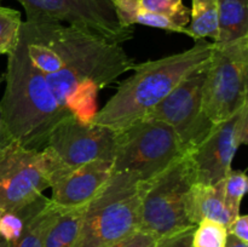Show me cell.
<instances>
[{"mask_svg":"<svg viewBox=\"0 0 248 247\" xmlns=\"http://www.w3.org/2000/svg\"><path fill=\"white\" fill-rule=\"evenodd\" d=\"M60 207L50 198L41 195L34 202L22 208L24 228L21 236L10 247H44L46 235L60 213Z\"/></svg>","mask_w":248,"mask_h":247,"instance_id":"15","label":"cell"},{"mask_svg":"<svg viewBox=\"0 0 248 247\" xmlns=\"http://www.w3.org/2000/svg\"><path fill=\"white\" fill-rule=\"evenodd\" d=\"M248 36V2L218 0V39L225 44Z\"/></svg>","mask_w":248,"mask_h":247,"instance_id":"16","label":"cell"},{"mask_svg":"<svg viewBox=\"0 0 248 247\" xmlns=\"http://www.w3.org/2000/svg\"><path fill=\"white\" fill-rule=\"evenodd\" d=\"M156 241L157 240L150 234L137 230L130 236L108 247H156Z\"/></svg>","mask_w":248,"mask_h":247,"instance_id":"24","label":"cell"},{"mask_svg":"<svg viewBox=\"0 0 248 247\" xmlns=\"http://www.w3.org/2000/svg\"><path fill=\"white\" fill-rule=\"evenodd\" d=\"M0 247H10V244L5 241L2 237H0Z\"/></svg>","mask_w":248,"mask_h":247,"instance_id":"30","label":"cell"},{"mask_svg":"<svg viewBox=\"0 0 248 247\" xmlns=\"http://www.w3.org/2000/svg\"><path fill=\"white\" fill-rule=\"evenodd\" d=\"M0 110L12 139L33 150L43 149L57 124L72 114L56 98L46 75L31 62L21 38L7 55Z\"/></svg>","mask_w":248,"mask_h":247,"instance_id":"3","label":"cell"},{"mask_svg":"<svg viewBox=\"0 0 248 247\" xmlns=\"http://www.w3.org/2000/svg\"><path fill=\"white\" fill-rule=\"evenodd\" d=\"M194 182L195 171L186 153L156 177L140 183V230L160 240L196 227L186 212V196Z\"/></svg>","mask_w":248,"mask_h":247,"instance_id":"5","label":"cell"},{"mask_svg":"<svg viewBox=\"0 0 248 247\" xmlns=\"http://www.w3.org/2000/svg\"><path fill=\"white\" fill-rule=\"evenodd\" d=\"M24 228V215L22 210L17 212L4 211L0 217V237L10 245L16 242Z\"/></svg>","mask_w":248,"mask_h":247,"instance_id":"23","label":"cell"},{"mask_svg":"<svg viewBox=\"0 0 248 247\" xmlns=\"http://www.w3.org/2000/svg\"><path fill=\"white\" fill-rule=\"evenodd\" d=\"M19 38L56 98L82 121L96 114V97L135 67L123 46L55 21H22Z\"/></svg>","mask_w":248,"mask_h":247,"instance_id":"1","label":"cell"},{"mask_svg":"<svg viewBox=\"0 0 248 247\" xmlns=\"http://www.w3.org/2000/svg\"><path fill=\"white\" fill-rule=\"evenodd\" d=\"M248 143V103L236 114L217 124L198 148L189 152L195 171V182L216 184L232 170L240 145Z\"/></svg>","mask_w":248,"mask_h":247,"instance_id":"12","label":"cell"},{"mask_svg":"<svg viewBox=\"0 0 248 247\" xmlns=\"http://www.w3.org/2000/svg\"><path fill=\"white\" fill-rule=\"evenodd\" d=\"M186 212L191 224L210 219L225 225L227 229L236 218L225 205L223 181L216 184L194 182L186 196Z\"/></svg>","mask_w":248,"mask_h":247,"instance_id":"14","label":"cell"},{"mask_svg":"<svg viewBox=\"0 0 248 247\" xmlns=\"http://www.w3.org/2000/svg\"><path fill=\"white\" fill-rule=\"evenodd\" d=\"M140 227V182L114 173L86 205L74 247H108Z\"/></svg>","mask_w":248,"mask_h":247,"instance_id":"4","label":"cell"},{"mask_svg":"<svg viewBox=\"0 0 248 247\" xmlns=\"http://www.w3.org/2000/svg\"><path fill=\"white\" fill-rule=\"evenodd\" d=\"M85 207L86 205L77 208H61L46 235L44 247H74Z\"/></svg>","mask_w":248,"mask_h":247,"instance_id":"17","label":"cell"},{"mask_svg":"<svg viewBox=\"0 0 248 247\" xmlns=\"http://www.w3.org/2000/svg\"><path fill=\"white\" fill-rule=\"evenodd\" d=\"M195 227L156 241V247H191V236Z\"/></svg>","mask_w":248,"mask_h":247,"instance_id":"25","label":"cell"},{"mask_svg":"<svg viewBox=\"0 0 248 247\" xmlns=\"http://www.w3.org/2000/svg\"><path fill=\"white\" fill-rule=\"evenodd\" d=\"M14 143L15 140L12 139L11 136L7 132L6 127H5L4 121H2L1 118V110H0V160L2 159V156L6 154L7 150L11 148Z\"/></svg>","mask_w":248,"mask_h":247,"instance_id":"27","label":"cell"},{"mask_svg":"<svg viewBox=\"0 0 248 247\" xmlns=\"http://www.w3.org/2000/svg\"><path fill=\"white\" fill-rule=\"evenodd\" d=\"M67 170L48 148L26 149L15 142L0 160V208L27 207Z\"/></svg>","mask_w":248,"mask_h":247,"instance_id":"8","label":"cell"},{"mask_svg":"<svg viewBox=\"0 0 248 247\" xmlns=\"http://www.w3.org/2000/svg\"><path fill=\"white\" fill-rule=\"evenodd\" d=\"M248 103V36L213 43L202 85V109L215 125Z\"/></svg>","mask_w":248,"mask_h":247,"instance_id":"7","label":"cell"},{"mask_svg":"<svg viewBox=\"0 0 248 247\" xmlns=\"http://www.w3.org/2000/svg\"><path fill=\"white\" fill-rule=\"evenodd\" d=\"M186 154L171 126L143 118L116 131L114 173H127L140 183L150 181Z\"/></svg>","mask_w":248,"mask_h":247,"instance_id":"6","label":"cell"},{"mask_svg":"<svg viewBox=\"0 0 248 247\" xmlns=\"http://www.w3.org/2000/svg\"><path fill=\"white\" fill-rule=\"evenodd\" d=\"M228 234L232 235L240 241L248 244V217L246 215H239L232 224L228 227Z\"/></svg>","mask_w":248,"mask_h":247,"instance_id":"26","label":"cell"},{"mask_svg":"<svg viewBox=\"0 0 248 247\" xmlns=\"http://www.w3.org/2000/svg\"><path fill=\"white\" fill-rule=\"evenodd\" d=\"M206 69L189 75L144 116L171 126L186 153L198 148L216 126L202 109Z\"/></svg>","mask_w":248,"mask_h":247,"instance_id":"10","label":"cell"},{"mask_svg":"<svg viewBox=\"0 0 248 247\" xmlns=\"http://www.w3.org/2000/svg\"><path fill=\"white\" fill-rule=\"evenodd\" d=\"M116 131L70 114L51 132L46 148L68 169L93 161H113Z\"/></svg>","mask_w":248,"mask_h":247,"instance_id":"11","label":"cell"},{"mask_svg":"<svg viewBox=\"0 0 248 247\" xmlns=\"http://www.w3.org/2000/svg\"><path fill=\"white\" fill-rule=\"evenodd\" d=\"M21 12L10 7L0 6V55H9L19 38Z\"/></svg>","mask_w":248,"mask_h":247,"instance_id":"21","label":"cell"},{"mask_svg":"<svg viewBox=\"0 0 248 247\" xmlns=\"http://www.w3.org/2000/svg\"><path fill=\"white\" fill-rule=\"evenodd\" d=\"M113 174L110 161H93L69 169L50 186L51 201L60 208L87 205Z\"/></svg>","mask_w":248,"mask_h":247,"instance_id":"13","label":"cell"},{"mask_svg":"<svg viewBox=\"0 0 248 247\" xmlns=\"http://www.w3.org/2000/svg\"><path fill=\"white\" fill-rule=\"evenodd\" d=\"M228 229L215 220L203 219L196 224L191 236V247H227Z\"/></svg>","mask_w":248,"mask_h":247,"instance_id":"20","label":"cell"},{"mask_svg":"<svg viewBox=\"0 0 248 247\" xmlns=\"http://www.w3.org/2000/svg\"><path fill=\"white\" fill-rule=\"evenodd\" d=\"M212 51L213 43L199 39L183 52L135 64L133 74L120 82L90 123L120 131L140 120L189 75L207 68Z\"/></svg>","mask_w":248,"mask_h":247,"instance_id":"2","label":"cell"},{"mask_svg":"<svg viewBox=\"0 0 248 247\" xmlns=\"http://www.w3.org/2000/svg\"><path fill=\"white\" fill-rule=\"evenodd\" d=\"M194 40L218 39V0H191L190 26Z\"/></svg>","mask_w":248,"mask_h":247,"instance_id":"18","label":"cell"},{"mask_svg":"<svg viewBox=\"0 0 248 247\" xmlns=\"http://www.w3.org/2000/svg\"><path fill=\"white\" fill-rule=\"evenodd\" d=\"M2 1V0H0ZM26 21H55L86 31L121 45L133 38V27L120 23L109 0H16Z\"/></svg>","mask_w":248,"mask_h":247,"instance_id":"9","label":"cell"},{"mask_svg":"<svg viewBox=\"0 0 248 247\" xmlns=\"http://www.w3.org/2000/svg\"><path fill=\"white\" fill-rule=\"evenodd\" d=\"M241 1H245V2H248V0H241Z\"/></svg>","mask_w":248,"mask_h":247,"instance_id":"32","label":"cell"},{"mask_svg":"<svg viewBox=\"0 0 248 247\" xmlns=\"http://www.w3.org/2000/svg\"><path fill=\"white\" fill-rule=\"evenodd\" d=\"M227 247H248V244L240 241V240H237L236 237H234L232 235H228Z\"/></svg>","mask_w":248,"mask_h":247,"instance_id":"28","label":"cell"},{"mask_svg":"<svg viewBox=\"0 0 248 247\" xmlns=\"http://www.w3.org/2000/svg\"><path fill=\"white\" fill-rule=\"evenodd\" d=\"M111 4L114 5V7L121 6V5H127V4H137L140 0H109Z\"/></svg>","mask_w":248,"mask_h":247,"instance_id":"29","label":"cell"},{"mask_svg":"<svg viewBox=\"0 0 248 247\" xmlns=\"http://www.w3.org/2000/svg\"><path fill=\"white\" fill-rule=\"evenodd\" d=\"M224 188V201L230 212L237 217L240 215L241 201L248 190L247 174L242 171L230 170L229 173L223 179Z\"/></svg>","mask_w":248,"mask_h":247,"instance_id":"22","label":"cell"},{"mask_svg":"<svg viewBox=\"0 0 248 247\" xmlns=\"http://www.w3.org/2000/svg\"><path fill=\"white\" fill-rule=\"evenodd\" d=\"M137 6L152 14L170 17L183 28H188L190 22V10L183 4V0H140Z\"/></svg>","mask_w":248,"mask_h":247,"instance_id":"19","label":"cell"},{"mask_svg":"<svg viewBox=\"0 0 248 247\" xmlns=\"http://www.w3.org/2000/svg\"><path fill=\"white\" fill-rule=\"evenodd\" d=\"M2 213H4V210H1V208H0V217H1Z\"/></svg>","mask_w":248,"mask_h":247,"instance_id":"31","label":"cell"}]
</instances>
